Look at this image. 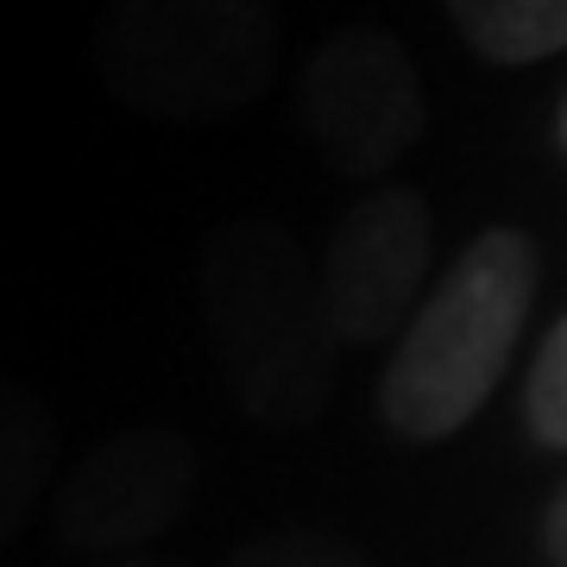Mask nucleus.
I'll use <instances>...</instances> for the list:
<instances>
[{
  "label": "nucleus",
  "mask_w": 567,
  "mask_h": 567,
  "mask_svg": "<svg viewBox=\"0 0 567 567\" xmlns=\"http://www.w3.org/2000/svg\"><path fill=\"white\" fill-rule=\"evenodd\" d=\"M203 309L227 398L252 423L309 429L334 404V322L322 271L265 215L227 221L203 252Z\"/></svg>",
  "instance_id": "f257e3e1"
},
{
  "label": "nucleus",
  "mask_w": 567,
  "mask_h": 567,
  "mask_svg": "<svg viewBox=\"0 0 567 567\" xmlns=\"http://www.w3.org/2000/svg\"><path fill=\"white\" fill-rule=\"evenodd\" d=\"M536 284L543 252L524 227H486L429 284L379 379V416L398 442H447L492 404L529 322Z\"/></svg>",
  "instance_id": "f03ea898"
},
{
  "label": "nucleus",
  "mask_w": 567,
  "mask_h": 567,
  "mask_svg": "<svg viewBox=\"0 0 567 567\" xmlns=\"http://www.w3.org/2000/svg\"><path fill=\"white\" fill-rule=\"evenodd\" d=\"M278 0H107L95 76L140 121H234L271 89Z\"/></svg>",
  "instance_id": "7ed1b4c3"
},
{
  "label": "nucleus",
  "mask_w": 567,
  "mask_h": 567,
  "mask_svg": "<svg viewBox=\"0 0 567 567\" xmlns=\"http://www.w3.org/2000/svg\"><path fill=\"white\" fill-rule=\"evenodd\" d=\"M297 133L334 177H385L423 140V76L385 25H341L297 76Z\"/></svg>",
  "instance_id": "20e7f679"
},
{
  "label": "nucleus",
  "mask_w": 567,
  "mask_h": 567,
  "mask_svg": "<svg viewBox=\"0 0 567 567\" xmlns=\"http://www.w3.org/2000/svg\"><path fill=\"white\" fill-rule=\"evenodd\" d=\"M196 486H203V454L183 429H114L89 454H76L51 498L58 548L89 555V561L140 555L152 536L183 524V511L196 505Z\"/></svg>",
  "instance_id": "39448f33"
},
{
  "label": "nucleus",
  "mask_w": 567,
  "mask_h": 567,
  "mask_svg": "<svg viewBox=\"0 0 567 567\" xmlns=\"http://www.w3.org/2000/svg\"><path fill=\"white\" fill-rule=\"evenodd\" d=\"M435 215L416 189H372L341 215L322 259V303L341 347H372L404 334L429 297Z\"/></svg>",
  "instance_id": "423d86ee"
},
{
  "label": "nucleus",
  "mask_w": 567,
  "mask_h": 567,
  "mask_svg": "<svg viewBox=\"0 0 567 567\" xmlns=\"http://www.w3.org/2000/svg\"><path fill=\"white\" fill-rule=\"evenodd\" d=\"M63 454V429L39 391L20 372L0 365V548L20 536L39 492L51 486V466Z\"/></svg>",
  "instance_id": "0eeeda50"
},
{
  "label": "nucleus",
  "mask_w": 567,
  "mask_h": 567,
  "mask_svg": "<svg viewBox=\"0 0 567 567\" xmlns=\"http://www.w3.org/2000/svg\"><path fill=\"white\" fill-rule=\"evenodd\" d=\"M486 63H543L567 51V0H442Z\"/></svg>",
  "instance_id": "6e6552de"
},
{
  "label": "nucleus",
  "mask_w": 567,
  "mask_h": 567,
  "mask_svg": "<svg viewBox=\"0 0 567 567\" xmlns=\"http://www.w3.org/2000/svg\"><path fill=\"white\" fill-rule=\"evenodd\" d=\"M524 423L529 435L555 454H567V316L543 334L524 379Z\"/></svg>",
  "instance_id": "1a4fd4ad"
},
{
  "label": "nucleus",
  "mask_w": 567,
  "mask_h": 567,
  "mask_svg": "<svg viewBox=\"0 0 567 567\" xmlns=\"http://www.w3.org/2000/svg\"><path fill=\"white\" fill-rule=\"evenodd\" d=\"M221 567H372L360 548L334 543V536H316V529H271L259 543L234 548Z\"/></svg>",
  "instance_id": "9d476101"
},
{
  "label": "nucleus",
  "mask_w": 567,
  "mask_h": 567,
  "mask_svg": "<svg viewBox=\"0 0 567 567\" xmlns=\"http://www.w3.org/2000/svg\"><path fill=\"white\" fill-rule=\"evenodd\" d=\"M543 548H548V561L567 567V486L548 498V517H543Z\"/></svg>",
  "instance_id": "9b49d317"
},
{
  "label": "nucleus",
  "mask_w": 567,
  "mask_h": 567,
  "mask_svg": "<svg viewBox=\"0 0 567 567\" xmlns=\"http://www.w3.org/2000/svg\"><path fill=\"white\" fill-rule=\"evenodd\" d=\"M95 567H183V561H158V555H114V561H95Z\"/></svg>",
  "instance_id": "f8f14e48"
},
{
  "label": "nucleus",
  "mask_w": 567,
  "mask_h": 567,
  "mask_svg": "<svg viewBox=\"0 0 567 567\" xmlns=\"http://www.w3.org/2000/svg\"><path fill=\"white\" fill-rule=\"evenodd\" d=\"M555 133H561V152H567V102H561V121H555Z\"/></svg>",
  "instance_id": "ddd939ff"
}]
</instances>
